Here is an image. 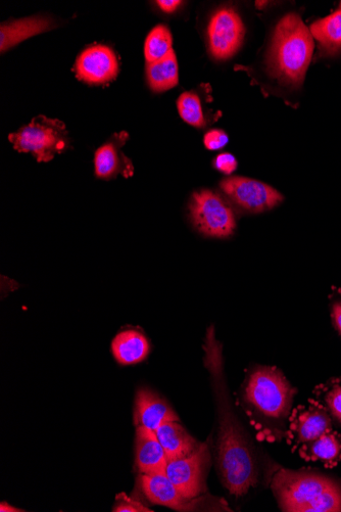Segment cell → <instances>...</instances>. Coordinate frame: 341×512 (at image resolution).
<instances>
[{"label": "cell", "instance_id": "6da1fadb", "mask_svg": "<svg viewBox=\"0 0 341 512\" xmlns=\"http://www.w3.org/2000/svg\"><path fill=\"white\" fill-rule=\"evenodd\" d=\"M314 38L298 14H288L276 26L268 57V70L280 83L303 85L314 54Z\"/></svg>", "mask_w": 341, "mask_h": 512}, {"label": "cell", "instance_id": "7a4b0ae2", "mask_svg": "<svg viewBox=\"0 0 341 512\" xmlns=\"http://www.w3.org/2000/svg\"><path fill=\"white\" fill-rule=\"evenodd\" d=\"M272 487L284 511H341V491L324 477L283 470L274 478Z\"/></svg>", "mask_w": 341, "mask_h": 512}, {"label": "cell", "instance_id": "3957f363", "mask_svg": "<svg viewBox=\"0 0 341 512\" xmlns=\"http://www.w3.org/2000/svg\"><path fill=\"white\" fill-rule=\"evenodd\" d=\"M296 391L276 367L253 370L246 386V400L270 420H281L290 409Z\"/></svg>", "mask_w": 341, "mask_h": 512}, {"label": "cell", "instance_id": "277c9868", "mask_svg": "<svg viewBox=\"0 0 341 512\" xmlns=\"http://www.w3.org/2000/svg\"><path fill=\"white\" fill-rule=\"evenodd\" d=\"M9 141L17 152L30 153L40 163L52 161L70 145L66 125L45 116L35 117L30 124L11 133Z\"/></svg>", "mask_w": 341, "mask_h": 512}, {"label": "cell", "instance_id": "5b68a950", "mask_svg": "<svg viewBox=\"0 0 341 512\" xmlns=\"http://www.w3.org/2000/svg\"><path fill=\"white\" fill-rule=\"evenodd\" d=\"M192 223L206 237L227 239L234 234L236 218L229 204L217 193L202 190L189 203Z\"/></svg>", "mask_w": 341, "mask_h": 512}, {"label": "cell", "instance_id": "8992f818", "mask_svg": "<svg viewBox=\"0 0 341 512\" xmlns=\"http://www.w3.org/2000/svg\"><path fill=\"white\" fill-rule=\"evenodd\" d=\"M220 188L238 208L249 213L269 211L284 200L272 186L248 177H226Z\"/></svg>", "mask_w": 341, "mask_h": 512}, {"label": "cell", "instance_id": "52a82bcc", "mask_svg": "<svg viewBox=\"0 0 341 512\" xmlns=\"http://www.w3.org/2000/svg\"><path fill=\"white\" fill-rule=\"evenodd\" d=\"M245 34V25L236 11L231 8L216 11L208 26V43L212 57L218 61L233 57Z\"/></svg>", "mask_w": 341, "mask_h": 512}, {"label": "cell", "instance_id": "ba28073f", "mask_svg": "<svg viewBox=\"0 0 341 512\" xmlns=\"http://www.w3.org/2000/svg\"><path fill=\"white\" fill-rule=\"evenodd\" d=\"M331 430L332 417L328 411L317 401L310 400V404L300 405L291 412L287 442L296 450Z\"/></svg>", "mask_w": 341, "mask_h": 512}, {"label": "cell", "instance_id": "9c48e42d", "mask_svg": "<svg viewBox=\"0 0 341 512\" xmlns=\"http://www.w3.org/2000/svg\"><path fill=\"white\" fill-rule=\"evenodd\" d=\"M208 460V447L201 445L189 456L169 461L166 475L184 497L196 499L204 490V473Z\"/></svg>", "mask_w": 341, "mask_h": 512}, {"label": "cell", "instance_id": "30bf717a", "mask_svg": "<svg viewBox=\"0 0 341 512\" xmlns=\"http://www.w3.org/2000/svg\"><path fill=\"white\" fill-rule=\"evenodd\" d=\"M119 70L115 52L103 44L89 46L79 55L75 64L77 78L90 85H102L115 80Z\"/></svg>", "mask_w": 341, "mask_h": 512}, {"label": "cell", "instance_id": "8fae6325", "mask_svg": "<svg viewBox=\"0 0 341 512\" xmlns=\"http://www.w3.org/2000/svg\"><path fill=\"white\" fill-rule=\"evenodd\" d=\"M129 134L125 131L115 133L103 147L95 152L94 169L96 177L113 179L118 175L129 178L134 173L132 162L123 154Z\"/></svg>", "mask_w": 341, "mask_h": 512}, {"label": "cell", "instance_id": "7c38bea8", "mask_svg": "<svg viewBox=\"0 0 341 512\" xmlns=\"http://www.w3.org/2000/svg\"><path fill=\"white\" fill-rule=\"evenodd\" d=\"M169 422H179L170 405L155 392L141 389L135 399L134 423L154 432Z\"/></svg>", "mask_w": 341, "mask_h": 512}, {"label": "cell", "instance_id": "4fadbf2b", "mask_svg": "<svg viewBox=\"0 0 341 512\" xmlns=\"http://www.w3.org/2000/svg\"><path fill=\"white\" fill-rule=\"evenodd\" d=\"M141 487L146 498L152 503L178 511L197 510L199 503L202 501V499L193 500L184 497L166 473L143 475L141 477Z\"/></svg>", "mask_w": 341, "mask_h": 512}, {"label": "cell", "instance_id": "5bb4252c", "mask_svg": "<svg viewBox=\"0 0 341 512\" xmlns=\"http://www.w3.org/2000/svg\"><path fill=\"white\" fill-rule=\"evenodd\" d=\"M135 461L143 475L166 473L168 458L156 432L137 427L135 439Z\"/></svg>", "mask_w": 341, "mask_h": 512}, {"label": "cell", "instance_id": "9a60e30c", "mask_svg": "<svg viewBox=\"0 0 341 512\" xmlns=\"http://www.w3.org/2000/svg\"><path fill=\"white\" fill-rule=\"evenodd\" d=\"M156 434L166 452L168 461L189 456L201 446L179 422L164 424Z\"/></svg>", "mask_w": 341, "mask_h": 512}, {"label": "cell", "instance_id": "2e32d148", "mask_svg": "<svg viewBox=\"0 0 341 512\" xmlns=\"http://www.w3.org/2000/svg\"><path fill=\"white\" fill-rule=\"evenodd\" d=\"M150 351L149 340L134 330L121 332L112 343L113 355L121 365L140 363L148 358Z\"/></svg>", "mask_w": 341, "mask_h": 512}, {"label": "cell", "instance_id": "e0dca14e", "mask_svg": "<svg viewBox=\"0 0 341 512\" xmlns=\"http://www.w3.org/2000/svg\"><path fill=\"white\" fill-rule=\"evenodd\" d=\"M300 456L310 462H321L325 468L336 467L341 460V435L333 430L299 448Z\"/></svg>", "mask_w": 341, "mask_h": 512}, {"label": "cell", "instance_id": "ac0fdd59", "mask_svg": "<svg viewBox=\"0 0 341 512\" xmlns=\"http://www.w3.org/2000/svg\"><path fill=\"white\" fill-rule=\"evenodd\" d=\"M310 31L325 56H335L341 52V10L314 22Z\"/></svg>", "mask_w": 341, "mask_h": 512}, {"label": "cell", "instance_id": "d6986e66", "mask_svg": "<svg viewBox=\"0 0 341 512\" xmlns=\"http://www.w3.org/2000/svg\"><path fill=\"white\" fill-rule=\"evenodd\" d=\"M52 23L44 18H30L2 25V52L10 50L21 41L51 29Z\"/></svg>", "mask_w": 341, "mask_h": 512}, {"label": "cell", "instance_id": "ffe728a7", "mask_svg": "<svg viewBox=\"0 0 341 512\" xmlns=\"http://www.w3.org/2000/svg\"><path fill=\"white\" fill-rule=\"evenodd\" d=\"M146 77L151 89L155 92L174 88L179 82L178 62L174 51L164 59L146 65Z\"/></svg>", "mask_w": 341, "mask_h": 512}, {"label": "cell", "instance_id": "44dd1931", "mask_svg": "<svg viewBox=\"0 0 341 512\" xmlns=\"http://www.w3.org/2000/svg\"><path fill=\"white\" fill-rule=\"evenodd\" d=\"M180 117L187 124L196 128H205L212 120L206 114L204 101L198 91H186L177 101Z\"/></svg>", "mask_w": 341, "mask_h": 512}, {"label": "cell", "instance_id": "7402d4cb", "mask_svg": "<svg viewBox=\"0 0 341 512\" xmlns=\"http://www.w3.org/2000/svg\"><path fill=\"white\" fill-rule=\"evenodd\" d=\"M173 38L165 25L156 26L146 37L144 43V58L146 62L154 63L164 59L172 51Z\"/></svg>", "mask_w": 341, "mask_h": 512}, {"label": "cell", "instance_id": "603a6c76", "mask_svg": "<svg viewBox=\"0 0 341 512\" xmlns=\"http://www.w3.org/2000/svg\"><path fill=\"white\" fill-rule=\"evenodd\" d=\"M314 395L315 401L320 403L336 422L341 423V379H332L318 386Z\"/></svg>", "mask_w": 341, "mask_h": 512}, {"label": "cell", "instance_id": "cb8c5ba5", "mask_svg": "<svg viewBox=\"0 0 341 512\" xmlns=\"http://www.w3.org/2000/svg\"><path fill=\"white\" fill-rule=\"evenodd\" d=\"M114 512H152L150 508L144 506L137 500L128 497L125 493L117 496Z\"/></svg>", "mask_w": 341, "mask_h": 512}, {"label": "cell", "instance_id": "d4e9b609", "mask_svg": "<svg viewBox=\"0 0 341 512\" xmlns=\"http://www.w3.org/2000/svg\"><path fill=\"white\" fill-rule=\"evenodd\" d=\"M229 142L226 132L220 129L209 131L204 138L205 146L210 151H218L227 146Z\"/></svg>", "mask_w": 341, "mask_h": 512}, {"label": "cell", "instance_id": "484cf974", "mask_svg": "<svg viewBox=\"0 0 341 512\" xmlns=\"http://www.w3.org/2000/svg\"><path fill=\"white\" fill-rule=\"evenodd\" d=\"M331 318L335 330L341 336V291L340 289H332L330 295Z\"/></svg>", "mask_w": 341, "mask_h": 512}, {"label": "cell", "instance_id": "4316f807", "mask_svg": "<svg viewBox=\"0 0 341 512\" xmlns=\"http://www.w3.org/2000/svg\"><path fill=\"white\" fill-rule=\"evenodd\" d=\"M214 166L223 174L231 175L237 169V160L231 154L223 153L217 156Z\"/></svg>", "mask_w": 341, "mask_h": 512}, {"label": "cell", "instance_id": "83f0119b", "mask_svg": "<svg viewBox=\"0 0 341 512\" xmlns=\"http://www.w3.org/2000/svg\"><path fill=\"white\" fill-rule=\"evenodd\" d=\"M181 4L182 2H179V0H159V2H157L160 9L168 14L174 13Z\"/></svg>", "mask_w": 341, "mask_h": 512}, {"label": "cell", "instance_id": "f1b7e54d", "mask_svg": "<svg viewBox=\"0 0 341 512\" xmlns=\"http://www.w3.org/2000/svg\"><path fill=\"white\" fill-rule=\"evenodd\" d=\"M0 511H21L15 507L10 506L8 503L3 502L2 505H0Z\"/></svg>", "mask_w": 341, "mask_h": 512}, {"label": "cell", "instance_id": "f546056e", "mask_svg": "<svg viewBox=\"0 0 341 512\" xmlns=\"http://www.w3.org/2000/svg\"><path fill=\"white\" fill-rule=\"evenodd\" d=\"M339 10H341V3H340V9Z\"/></svg>", "mask_w": 341, "mask_h": 512}]
</instances>
